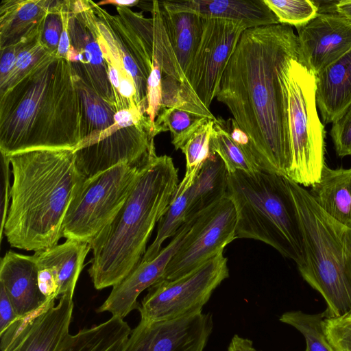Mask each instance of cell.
<instances>
[{
	"mask_svg": "<svg viewBox=\"0 0 351 351\" xmlns=\"http://www.w3.org/2000/svg\"><path fill=\"white\" fill-rule=\"evenodd\" d=\"M300 61L298 36L287 25L245 30L220 82L216 99L251 142L261 171L287 177L292 162L283 72Z\"/></svg>",
	"mask_w": 351,
	"mask_h": 351,
	"instance_id": "6da1fadb",
	"label": "cell"
},
{
	"mask_svg": "<svg viewBox=\"0 0 351 351\" xmlns=\"http://www.w3.org/2000/svg\"><path fill=\"white\" fill-rule=\"evenodd\" d=\"M82 108L70 62L52 56L0 94V152L75 149Z\"/></svg>",
	"mask_w": 351,
	"mask_h": 351,
	"instance_id": "7a4b0ae2",
	"label": "cell"
},
{
	"mask_svg": "<svg viewBox=\"0 0 351 351\" xmlns=\"http://www.w3.org/2000/svg\"><path fill=\"white\" fill-rule=\"evenodd\" d=\"M9 157L13 183L3 234L11 247L27 251L57 245L67 210L84 181L73 149H38Z\"/></svg>",
	"mask_w": 351,
	"mask_h": 351,
	"instance_id": "3957f363",
	"label": "cell"
},
{
	"mask_svg": "<svg viewBox=\"0 0 351 351\" xmlns=\"http://www.w3.org/2000/svg\"><path fill=\"white\" fill-rule=\"evenodd\" d=\"M179 182L173 159L153 154L123 206L89 243L93 257L88 274L96 289L117 285L140 263Z\"/></svg>",
	"mask_w": 351,
	"mask_h": 351,
	"instance_id": "277c9868",
	"label": "cell"
},
{
	"mask_svg": "<svg viewBox=\"0 0 351 351\" xmlns=\"http://www.w3.org/2000/svg\"><path fill=\"white\" fill-rule=\"evenodd\" d=\"M302 237L303 279L325 300L326 317L351 310V228L326 214L309 191L285 177Z\"/></svg>",
	"mask_w": 351,
	"mask_h": 351,
	"instance_id": "5b68a950",
	"label": "cell"
},
{
	"mask_svg": "<svg viewBox=\"0 0 351 351\" xmlns=\"http://www.w3.org/2000/svg\"><path fill=\"white\" fill-rule=\"evenodd\" d=\"M227 195L236 210V239L261 241L302 264L301 228L285 176L237 171L228 173Z\"/></svg>",
	"mask_w": 351,
	"mask_h": 351,
	"instance_id": "8992f818",
	"label": "cell"
},
{
	"mask_svg": "<svg viewBox=\"0 0 351 351\" xmlns=\"http://www.w3.org/2000/svg\"><path fill=\"white\" fill-rule=\"evenodd\" d=\"M283 80L292 154L287 178L301 186H312L326 165V131L317 110L316 76L299 59H292L283 72Z\"/></svg>",
	"mask_w": 351,
	"mask_h": 351,
	"instance_id": "52a82bcc",
	"label": "cell"
},
{
	"mask_svg": "<svg viewBox=\"0 0 351 351\" xmlns=\"http://www.w3.org/2000/svg\"><path fill=\"white\" fill-rule=\"evenodd\" d=\"M145 164H120L84 180L67 210L62 237L90 243L123 206Z\"/></svg>",
	"mask_w": 351,
	"mask_h": 351,
	"instance_id": "ba28073f",
	"label": "cell"
},
{
	"mask_svg": "<svg viewBox=\"0 0 351 351\" xmlns=\"http://www.w3.org/2000/svg\"><path fill=\"white\" fill-rule=\"evenodd\" d=\"M227 263L221 252L180 278L157 282L138 308L141 320H171L202 312L214 290L228 277Z\"/></svg>",
	"mask_w": 351,
	"mask_h": 351,
	"instance_id": "9c48e42d",
	"label": "cell"
},
{
	"mask_svg": "<svg viewBox=\"0 0 351 351\" xmlns=\"http://www.w3.org/2000/svg\"><path fill=\"white\" fill-rule=\"evenodd\" d=\"M236 210L228 195L195 217L159 281L180 278L223 252L236 239Z\"/></svg>",
	"mask_w": 351,
	"mask_h": 351,
	"instance_id": "30bf717a",
	"label": "cell"
},
{
	"mask_svg": "<svg viewBox=\"0 0 351 351\" xmlns=\"http://www.w3.org/2000/svg\"><path fill=\"white\" fill-rule=\"evenodd\" d=\"M247 29L248 26L242 22L204 19L201 41L185 77L208 109L219 90L226 66Z\"/></svg>",
	"mask_w": 351,
	"mask_h": 351,
	"instance_id": "8fae6325",
	"label": "cell"
},
{
	"mask_svg": "<svg viewBox=\"0 0 351 351\" xmlns=\"http://www.w3.org/2000/svg\"><path fill=\"white\" fill-rule=\"evenodd\" d=\"M154 127L146 116L138 123L115 130L73 149L76 168L84 180L120 164L141 166L156 152Z\"/></svg>",
	"mask_w": 351,
	"mask_h": 351,
	"instance_id": "7c38bea8",
	"label": "cell"
},
{
	"mask_svg": "<svg viewBox=\"0 0 351 351\" xmlns=\"http://www.w3.org/2000/svg\"><path fill=\"white\" fill-rule=\"evenodd\" d=\"M68 31L69 49L66 60L75 75L115 106L89 0L69 1Z\"/></svg>",
	"mask_w": 351,
	"mask_h": 351,
	"instance_id": "4fadbf2b",
	"label": "cell"
},
{
	"mask_svg": "<svg viewBox=\"0 0 351 351\" xmlns=\"http://www.w3.org/2000/svg\"><path fill=\"white\" fill-rule=\"evenodd\" d=\"M73 296L63 295L57 304L49 300L38 311L17 319L0 333L1 351H56L69 334Z\"/></svg>",
	"mask_w": 351,
	"mask_h": 351,
	"instance_id": "5bb4252c",
	"label": "cell"
},
{
	"mask_svg": "<svg viewBox=\"0 0 351 351\" xmlns=\"http://www.w3.org/2000/svg\"><path fill=\"white\" fill-rule=\"evenodd\" d=\"M210 313L176 319L141 320L123 351H203L213 330Z\"/></svg>",
	"mask_w": 351,
	"mask_h": 351,
	"instance_id": "9a60e30c",
	"label": "cell"
},
{
	"mask_svg": "<svg viewBox=\"0 0 351 351\" xmlns=\"http://www.w3.org/2000/svg\"><path fill=\"white\" fill-rule=\"evenodd\" d=\"M123 24L125 34L136 53L151 73L152 63H159L162 77H169L188 84L171 45L161 16L159 1H154L152 18L130 8L117 7Z\"/></svg>",
	"mask_w": 351,
	"mask_h": 351,
	"instance_id": "2e32d148",
	"label": "cell"
},
{
	"mask_svg": "<svg viewBox=\"0 0 351 351\" xmlns=\"http://www.w3.org/2000/svg\"><path fill=\"white\" fill-rule=\"evenodd\" d=\"M295 28L300 62L315 76L351 49V24L337 13H317Z\"/></svg>",
	"mask_w": 351,
	"mask_h": 351,
	"instance_id": "e0dca14e",
	"label": "cell"
},
{
	"mask_svg": "<svg viewBox=\"0 0 351 351\" xmlns=\"http://www.w3.org/2000/svg\"><path fill=\"white\" fill-rule=\"evenodd\" d=\"M193 219L186 221L152 261L141 262L123 280L112 287L105 302L97 310L110 312L112 316L124 318L132 311L138 309L137 298L146 289L159 281L173 256L182 244Z\"/></svg>",
	"mask_w": 351,
	"mask_h": 351,
	"instance_id": "ac0fdd59",
	"label": "cell"
},
{
	"mask_svg": "<svg viewBox=\"0 0 351 351\" xmlns=\"http://www.w3.org/2000/svg\"><path fill=\"white\" fill-rule=\"evenodd\" d=\"M0 285L21 317L38 311L49 300L38 285V268L33 256L8 251L0 263Z\"/></svg>",
	"mask_w": 351,
	"mask_h": 351,
	"instance_id": "d6986e66",
	"label": "cell"
},
{
	"mask_svg": "<svg viewBox=\"0 0 351 351\" xmlns=\"http://www.w3.org/2000/svg\"><path fill=\"white\" fill-rule=\"evenodd\" d=\"M161 5L171 12H190L204 19L242 22L249 28L280 24L264 0L165 1Z\"/></svg>",
	"mask_w": 351,
	"mask_h": 351,
	"instance_id": "ffe728a7",
	"label": "cell"
},
{
	"mask_svg": "<svg viewBox=\"0 0 351 351\" xmlns=\"http://www.w3.org/2000/svg\"><path fill=\"white\" fill-rule=\"evenodd\" d=\"M53 0H2L0 3V49L35 40Z\"/></svg>",
	"mask_w": 351,
	"mask_h": 351,
	"instance_id": "44dd1931",
	"label": "cell"
},
{
	"mask_svg": "<svg viewBox=\"0 0 351 351\" xmlns=\"http://www.w3.org/2000/svg\"><path fill=\"white\" fill-rule=\"evenodd\" d=\"M91 250L88 243L66 239L62 244L34 252L38 273L53 278L58 286V298L73 295L84 260Z\"/></svg>",
	"mask_w": 351,
	"mask_h": 351,
	"instance_id": "7402d4cb",
	"label": "cell"
},
{
	"mask_svg": "<svg viewBox=\"0 0 351 351\" xmlns=\"http://www.w3.org/2000/svg\"><path fill=\"white\" fill-rule=\"evenodd\" d=\"M316 101L324 124L351 104V49L316 75Z\"/></svg>",
	"mask_w": 351,
	"mask_h": 351,
	"instance_id": "603a6c76",
	"label": "cell"
},
{
	"mask_svg": "<svg viewBox=\"0 0 351 351\" xmlns=\"http://www.w3.org/2000/svg\"><path fill=\"white\" fill-rule=\"evenodd\" d=\"M309 193L326 214L351 228V168L333 169L325 165Z\"/></svg>",
	"mask_w": 351,
	"mask_h": 351,
	"instance_id": "cb8c5ba5",
	"label": "cell"
},
{
	"mask_svg": "<svg viewBox=\"0 0 351 351\" xmlns=\"http://www.w3.org/2000/svg\"><path fill=\"white\" fill-rule=\"evenodd\" d=\"M228 172L222 159L210 153L188 191L186 221L216 204L227 195Z\"/></svg>",
	"mask_w": 351,
	"mask_h": 351,
	"instance_id": "d4e9b609",
	"label": "cell"
},
{
	"mask_svg": "<svg viewBox=\"0 0 351 351\" xmlns=\"http://www.w3.org/2000/svg\"><path fill=\"white\" fill-rule=\"evenodd\" d=\"M131 332L123 318L112 316L101 324L68 334L56 351H123Z\"/></svg>",
	"mask_w": 351,
	"mask_h": 351,
	"instance_id": "484cf974",
	"label": "cell"
},
{
	"mask_svg": "<svg viewBox=\"0 0 351 351\" xmlns=\"http://www.w3.org/2000/svg\"><path fill=\"white\" fill-rule=\"evenodd\" d=\"M159 5L171 45L185 74L201 41L204 18L190 12H171L160 1Z\"/></svg>",
	"mask_w": 351,
	"mask_h": 351,
	"instance_id": "4316f807",
	"label": "cell"
},
{
	"mask_svg": "<svg viewBox=\"0 0 351 351\" xmlns=\"http://www.w3.org/2000/svg\"><path fill=\"white\" fill-rule=\"evenodd\" d=\"M76 80L82 108V140L80 145L95 140L112 126L117 111L113 104L99 95L77 76Z\"/></svg>",
	"mask_w": 351,
	"mask_h": 351,
	"instance_id": "83f0119b",
	"label": "cell"
},
{
	"mask_svg": "<svg viewBox=\"0 0 351 351\" xmlns=\"http://www.w3.org/2000/svg\"><path fill=\"white\" fill-rule=\"evenodd\" d=\"M192 184L184 179L179 182L168 210L158 222L156 237L147 249L141 262L154 259L162 250L163 242L173 237L186 222L188 191Z\"/></svg>",
	"mask_w": 351,
	"mask_h": 351,
	"instance_id": "f1b7e54d",
	"label": "cell"
},
{
	"mask_svg": "<svg viewBox=\"0 0 351 351\" xmlns=\"http://www.w3.org/2000/svg\"><path fill=\"white\" fill-rule=\"evenodd\" d=\"M210 119L180 108H164L156 119L155 134L156 136L160 132L169 131L175 149H181L194 133Z\"/></svg>",
	"mask_w": 351,
	"mask_h": 351,
	"instance_id": "f546056e",
	"label": "cell"
},
{
	"mask_svg": "<svg viewBox=\"0 0 351 351\" xmlns=\"http://www.w3.org/2000/svg\"><path fill=\"white\" fill-rule=\"evenodd\" d=\"M324 312L308 314L300 311L284 313L279 320L298 330L304 337V351H335L324 330Z\"/></svg>",
	"mask_w": 351,
	"mask_h": 351,
	"instance_id": "4dcf8cb0",
	"label": "cell"
},
{
	"mask_svg": "<svg viewBox=\"0 0 351 351\" xmlns=\"http://www.w3.org/2000/svg\"><path fill=\"white\" fill-rule=\"evenodd\" d=\"M210 153L217 154L222 159L228 173L237 171L249 173L262 171L234 142L217 119L214 121L210 138Z\"/></svg>",
	"mask_w": 351,
	"mask_h": 351,
	"instance_id": "1f68e13d",
	"label": "cell"
},
{
	"mask_svg": "<svg viewBox=\"0 0 351 351\" xmlns=\"http://www.w3.org/2000/svg\"><path fill=\"white\" fill-rule=\"evenodd\" d=\"M52 56L41 43L40 35L35 40L27 43L20 51L10 73L0 81V94L10 88Z\"/></svg>",
	"mask_w": 351,
	"mask_h": 351,
	"instance_id": "d6a6232c",
	"label": "cell"
},
{
	"mask_svg": "<svg viewBox=\"0 0 351 351\" xmlns=\"http://www.w3.org/2000/svg\"><path fill=\"white\" fill-rule=\"evenodd\" d=\"M208 120L180 149L186 158L184 178L194 182L204 161L210 155V138L214 121Z\"/></svg>",
	"mask_w": 351,
	"mask_h": 351,
	"instance_id": "836d02e7",
	"label": "cell"
},
{
	"mask_svg": "<svg viewBox=\"0 0 351 351\" xmlns=\"http://www.w3.org/2000/svg\"><path fill=\"white\" fill-rule=\"evenodd\" d=\"M278 18L280 24L302 25L318 13L315 1L310 0H264Z\"/></svg>",
	"mask_w": 351,
	"mask_h": 351,
	"instance_id": "e575fe53",
	"label": "cell"
},
{
	"mask_svg": "<svg viewBox=\"0 0 351 351\" xmlns=\"http://www.w3.org/2000/svg\"><path fill=\"white\" fill-rule=\"evenodd\" d=\"M62 1L53 0L40 34L43 46L56 56L63 30Z\"/></svg>",
	"mask_w": 351,
	"mask_h": 351,
	"instance_id": "d590c367",
	"label": "cell"
},
{
	"mask_svg": "<svg viewBox=\"0 0 351 351\" xmlns=\"http://www.w3.org/2000/svg\"><path fill=\"white\" fill-rule=\"evenodd\" d=\"M324 330L335 351H351V310L339 316L326 317Z\"/></svg>",
	"mask_w": 351,
	"mask_h": 351,
	"instance_id": "8d00e7d4",
	"label": "cell"
},
{
	"mask_svg": "<svg viewBox=\"0 0 351 351\" xmlns=\"http://www.w3.org/2000/svg\"><path fill=\"white\" fill-rule=\"evenodd\" d=\"M332 123L330 134L337 155L351 156V104Z\"/></svg>",
	"mask_w": 351,
	"mask_h": 351,
	"instance_id": "74e56055",
	"label": "cell"
},
{
	"mask_svg": "<svg viewBox=\"0 0 351 351\" xmlns=\"http://www.w3.org/2000/svg\"><path fill=\"white\" fill-rule=\"evenodd\" d=\"M1 153V227L0 239H3V228L11 199L10 157Z\"/></svg>",
	"mask_w": 351,
	"mask_h": 351,
	"instance_id": "f35d334b",
	"label": "cell"
},
{
	"mask_svg": "<svg viewBox=\"0 0 351 351\" xmlns=\"http://www.w3.org/2000/svg\"><path fill=\"white\" fill-rule=\"evenodd\" d=\"M21 317L4 288L0 285V333Z\"/></svg>",
	"mask_w": 351,
	"mask_h": 351,
	"instance_id": "ab89813d",
	"label": "cell"
},
{
	"mask_svg": "<svg viewBox=\"0 0 351 351\" xmlns=\"http://www.w3.org/2000/svg\"><path fill=\"white\" fill-rule=\"evenodd\" d=\"M27 43H20L0 49V81L10 73L20 51Z\"/></svg>",
	"mask_w": 351,
	"mask_h": 351,
	"instance_id": "60d3db41",
	"label": "cell"
},
{
	"mask_svg": "<svg viewBox=\"0 0 351 351\" xmlns=\"http://www.w3.org/2000/svg\"><path fill=\"white\" fill-rule=\"evenodd\" d=\"M228 351H258L252 346V341L235 335L232 337Z\"/></svg>",
	"mask_w": 351,
	"mask_h": 351,
	"instance_id": "b9f144b4",
	"label": "cell"
},
{
	"mask_svg": "<svg viewBox=\"0 0 351 351\" xmlns=\"http://www.w3.org/2000/svg\"><path fill=\"white\" fill-rule=\"evenodd\" d=\"M335 12L351 24V0L336 1Z\"/></svg>",
	"mask_w": 351,
	"mask_h": 351,
	"instance_id": "7bdbcfd3",
	"label": "cell"
},
{
	"mask_svg": "<svg viewBox=\"0 0 351 351\" xmlns=\"http://www.w3.org/2000/svg\"><path fill=\"white\" fill-rule=\"evenodd\" d=\"M98 5H112L121 8H130L132 6H138L141 1L139 0H103L97 3Z\"/></svg>",
	"mask_w": 351,
	"mask_h": 351,
	"instance_id": "ee69618b",
	"label": "cell"
}]
</instances>
